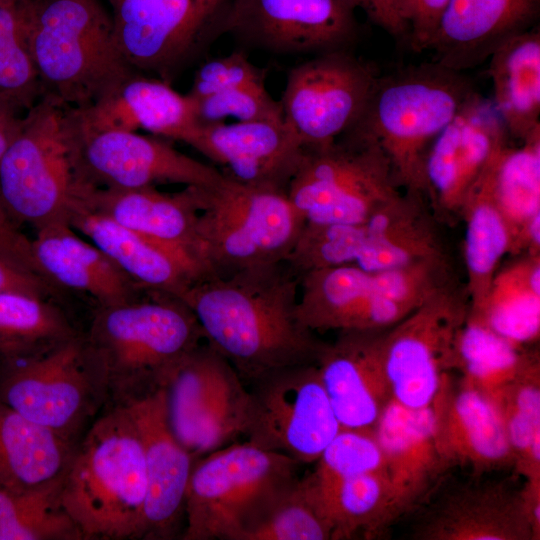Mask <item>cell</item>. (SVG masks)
I'll list each match as a JSON object with an SVG mask.
<instances>
[{
    "instance_id": "29",
    "label": "cell",
    "mask_w": 540,
    "mask_h": 540,
    "mask_svg": "<svg viewBox=\"0 0 540 540\" xmlns=\"http://www.w3.org/2000/svg\"><path fill=\"white\" fill-rule=\"evenodd\" d=\"M373 430L403 514L423 500L447 470L436 442L433 408H409L392 398Z\"/></svg>"
},
{
    "instance_id": "15",
    "label": "cell",
    "mask_w": 540,
    "mask_h": 540,
    "mask_svg": "<svg viewBox=\"0 0 540 540\" xmlns=\"http://www.w3.org/2000/svg\"><path fill=\"white\" fill-rule=\"evenodd\" d=\"M350 0H226L213 24L277 53L347 50L357 36Z\"/></svg>"
},
{
    "instance_id": "30",
    "label": "cell",
    "mask_w": 540,
    "mask_h": 540,
    "mask_svg": "<svg viewBox=\"0 0 540 540\" xmlns=\"http://www.w3.org/2000/svg\"><path fill=\"white\" fill-rule=\"evenodd\" d=\"M32 255L40 276L55 286L92 297L97 306L125 303L145 291L97 246L82 239L68 223L36 231Z\"/></svg>"
},
{
    "instance_id": "21",
    "label": "cell",
    "mask_w": 540,
    "mask_h": 540,
    "mask_svg": "<svg viewBox=\"0 0 540 540\" xmlns=\"http://www.w3.org/2000/svg\"><path fill=\"white\" fill-rule=\"evenodd\" d=\"M186 144L236 182L286 193L304 154L284 121L199 124Z\"/></svg>"
},
{
    "instance_id": "33",
    "label": "cell",
    "mask_w": 540,
    "mask_h": 540,
    "mask_svg": "<svg viewBox=\"0 0 540 540\" xmlns=\"http://www.w3.org/2000/svg\"><path fill=\"white\" fill-rule=\"evenodd\" d=\"M493 159L469 189L460 211L466 221L464 258L469 311L478 309L482 304L504 255L518 252L513 230L493 195Z\"/></svg>"
},
{
    "instance_id": "10",
    "label": "cell",
    "mask_w": 540,
    "mask_h": 540,
    "mask_svg": "<svg viewBox=\"0 0 540 540\" xmlns=\"http://www.w3.org/2000/svg\"><path fill=\"white\" fill-rule=\"evenodd\" d=\"M388 159L373 143L342 136L304 148L287 195L311 224H355L398 196Z\"/></svg>"
},
{
    "instance_id": "2",
    "label": "cell",
    "mask_w": 540,
    "mask_h": 540,
    "mask_svg": "<svg viewBox=\"0 0 540 540\" xmlns=\"http://www.w3.org/2000/svg\"><path fill=\"white\" fill-rule=\"evenodd\" d=\"M60 503L82 540L143 538L147 473L138 431L116 404L74 447Z\"/></svg>"
},
{
    "instance_id": "47",
    "label": "cell",
    "mask_w": 540,
    "mask_h": 540,
    "mask_svg": "<svg viewBox=\"0 0 540 540\" xmlns=\"http://www.w3.org/2000/svg\"><path fill=\"white\" fill-rule=\"evenodd\" d=\"M264 78L263 70L254 66L244 53L234 52L203 64L188 95L198 100L226 90L264 84Z\"/></svg>"
},
{
    "instance_id": "43",
    "label": "cell",
    "mask_w": 540,
    "mask_h": 540,
    "mask_svg": "<svg viewBox=\"0 0 540 540\" xmlns=\"http://www.w3.org/2000/svg\"><path fill=\"white\" fill-rule=\"evenodd\" d=\"M42 94L17 0L2 3L0 4V95L29 110Z\"/></svg>"
},
{
    "instance_id": "31",
    "label": "cell",
    "mask_w": 540,
    "mask_h": 540,
    "mask_svg": "<svg viewBox=\"0 0 540 540\" xmlns=\"http://www.w3.org/2000/svg\"><path fill=\"white\" fill-rule=\"evenodd\" d=\"M496 110L508 134L521 142L540 129V31L538 26L502 44L489 57Z\"/></svg>"
},
{
    "instance_id": "9",
    "label": "cell",
    "mask_w": 540,
    "mask_h": 540,
    "mask_svg": "<svg viewBox=\"0 0 540 540\" xmlns=\"http://www.w3.org/2000/svg\"><path fill=\"white\" fill-rule=\"evenodd\" d=\"M427 260H444V256L422 197L407 192L361 223H306L287 261L303 274L340 265L379 272Z\"/></svg>"
},
{
    "instance_id": "23",
    "label": "cell",
    "mask_w": 540,
    "mask_h": 540,
    "mask_svg": "<svg viewBox=\"0 0 540 540\" xmlns=\"http://www.w3.org/2000/svg\"><path fill=\"white\" fill-rule=\"evenodd\" d=\"M81 134L102 131L137 132L187 143L199 125L195 101L169 83L135 73L91 104L74 108Z\"/></svg>"
},
{
    "instance_id": "17",
    "label": "cell",
    "mask_w": 540,
    "mask_h": 540,
    "mask_svg": "<svg viewBox=\"0 0 540 540\" xmlns=\"http://www.w3.org/2000/svg\"><path fill=\"white\" fill-rule=\"evenodd\" d=\"M298 317L311 331H381L412 311L400 299L391 269L340 265L299 276Z\"/></svg>"
},
{
    "instance_id": "35",
    "label": "cell",
    "mask_w": 540,
    "mask_h": 540,
    "mask_svg": "<svg viewBox=\"0 0 540 540\" xmlns=\"http://www.w3.org/2000/svg\"><path fill=\"white\" fill-rule=\"evenodd\" d=\"M332 525V539L375 536L402 515L387 471L319 484L308 475Z\"/></svg>"
},
{
    "instance_id": "18",
    "label": "cell",
    "mask_w": 540,
    "mask_h": 540,
    "mask_svg": "<svg viewBox=\"0 0 540 540\" xmlns=\"http://www.w3.org/2000/svg\"><path fill=\"white\" fill-rule=\"evenodd\" d=\"M80 138L83 173L95 187L182 184L213 188L224 177L219 169L187 156L158 136L102 131L80 133Z\"/></svg>"
},
{
    "instance_id": "7",
    "label": "cell",
    "mask_w": 540,
    "mask_h": 540,
    "mask_svg": "<svg viewBox=\"0 0 540 540\" xmlns=\"http://www.w3.org/2000/svg\"><path fill=\"white\" fill-rule=\"evenodd\" d=\"M299 463L248 441L219 448L193 465L184 540H244L298 480Z\"/></svg>"
},
{
    "instance_id": "24",
    "label": "cell",
    "mask_w": 540,
    "mask_h": 540,
    "mask_svg": "<svg viewBox=\"0 0 540 540\" xmlns=\"http://www.w3.org/2000/svg\"><path fill=\"white\" fill-rule=\"evenodd\" d=\"M380 331H341L316 363L342 428H373L392 399L382 362Z\"/></svg>"
},
{
    "instance_id": "51",
    "label": "cell",
    "mask_w": 540,
    "mask_h": 540,
    "mask_svg": "<svg viewBox=\"0 0 540 540\" xmlns=\"http://www.w3.org/2000/svg\"><path fill=\"white\" fill-rule=\"evenodd\" d=\"M378 26L399 40H408V31L395 9L393 0H350Z\"/></svg>"
},
{
    "instance_id": "11",
    "label": "cell",
    "mask_w": 540,
    "mask_h": 540,
    "mask_svg": "<svg viewBox=\"0 0 540 540\" xmlns=\"http://www.w3.org/2000/svg\"><path fill=\"white\" fill-rule=\"evenodd\" d=\"M108 390L81 335L27 359L4 364L0 400L30 421L74 443Z\"/></svg>"
},
{
    "instance_id": "37",
    "label": "cell",
    "mask_w": 540,
    "mask_h": 540,
    "mask_svg": "<svg viewBox=\"0 0 540 540\" xmlns=\"http://www.w3.org/2000/svg\"><path fill=\"white\" fill-rule=\"evenodd\" d=\"M78 335L49 297L0 294V359L4 364L43 354Z\"/></svg>"
},
{
    "instance_id": "14",
    "label": "cell",
    "mask_w": 540,
    "mask_h": 540,
    "mask_svg": "<svg viewBox=\"0 0 540 540\" xmlns=\"http://www.w3.org/2000/svg\"><path fill=\"white\" fill-rule=\"evenodd\" d=\"M378 75L347 50L318 54L288 74L283 119L302 146L332 144L362 115Z\"/></svg>"
},
{
    "instance_id": "44",
    "label": "cell",
    "mask_w": 540,
    "mask_h": 540,
    "mask_svg": "<svg viewBox=\"0 0 540 540\" xmlns=\"http://www.w3.org/2000/svg\"><path fill=\"white\" fill-rule=\"evenodd\" d=\"M311 477L319 484L386 471L373 428H341L316 461Z\"/></svg>"
},
{
    "instance_id": "5",
    "label": "cell",
    "mask_w": 540,
    "mask_h": 540,
    "mask_svg": "<svg viewBox=\"0 0 540 540\" xmlns=\"http://www.w3.org/2000/svg\"><path fill=\"white\" fill-rule=\"evenodd\" d=\"M42 91L85 107L137 73L114 37L99 0H17Z\"/></svg>"
},
{
    "instance_id": "42",
    "label": "cell",
    "mask_w": 540,
    "mask_h": 540,
    "mask_svg": "<svg viewBox=\"0 0 540 540\" xmlns=\"http://www.w3.org/2000/svg\"><path fill=\"white\" fill-rule=\"evenodd\" d=\"M328 520L309 476L298 479L244 540H330Z\"/></svg>"
},
{
    "instance_id": "52",
    "label": "cell",
    "mask_w": 540,
    "mask_h": 540,
    "mask_svg": "<svg viewBox=\"0 0 540 540\" xmlns=\"http://www.w3.org/2000/svg\"><path fill=\"white\" fill-rule=\"evenodd\" d=\"M20 109L16 102L0 95V159L23 126L25 117L18 114Z\"/></svg>"
},
{
    "instance_id": "26",
    "label": "cell",
    "mask_w": 540,
    "mask_h": 540,
    "mask_svg": "<svg viewBox=\"0 0 540 540\" xmlns=\"http://www.w3.org/2000/svg\"><path fill=\"white\" fill-rule=\"evenodd\" d=\"M205 189L185 186L179 192L165 193L154 186H91L79 203L180 253L202 269L196 258V228Z\"/></svg>"
},
{
    "instance_id": "40",
    "label": "cell",
    "mask_w": 540,
    "mask_h": 540,
    "mask_svg": "<svg viewBox=\"0 0 540 540\" xmlns=\"http://www.w3.org/2000/svg\"><path fill=\"white\" fill-rule=\"evenodd\" d=\"M61 477L30 489H0V540H82L60 503Z\"/></svg>"
},
{
    "instance_id": "38",
    "label": "cell",
    "mask_w": 540,
    "mask_h": 540,
    "mask_svg": "<svg viewBox=\"0 0 540 540\" xmlns=\"http://www.w3.org/2000/svg\"><path fill=\"white\" fill-rule=\"evenodd\" d=\"M232 369L225 358L202 342L170 371L164 385L169 421L174 434L190 453L198 422Z\"/></svg>"
},
{
    "instance_id": "45",
    "label": "cell",
    "mask_w": 540,
    "mask_h": 540,
    "mask_svg": "<svg viewBox=\"0 0 540 540\" xmlns=\"http://www.w3.org/2000/svg\"><path fill=\"white\" fill-rule=\"evenodd\" d=\"M248 389L233 368L225 377L196 427L193 458L221 448L243 434Z\"/></svg>"
},
{
    "instance_id": "12",
    "label": "cell",
    "mask_w": 540,
    "mask_h": 540,
    "mask_svg": "<svg viewBox=\"0 0 540 540\" xmlns=\"http://www.w3.org/2000/svg\"><path fill=\"white\" fill-rule=\"evenodd\" d=\"M250 382L242 435L299 464L316 462L342 428L317 365L276 369Z\"/></svg>"
},
{
    "instance_id": "32",
    "label": "cell",
    "mask_w": 540,
    "mask_h": 540,
    "mask_svg": "<svg viewBox=\"0 0 540 540\" xmlns=\"http://www.w3.org/2000/svg\"><path fill=\"white\" fill-rule=\"evenodd\" d=\"M74 447L0 400V489H30L60 478Z\"/></svg>"
},
{
    "instance_id": "3",
    "label": "cell",
    "mask_w": 540,
    "mask_h": 540,
    "mask_svg": "<svg viewBox=\"0 0 540 540\" xmlns=\"http://www.w3.org/2000/svg\"><path fill=\"white\" fill-rule=\"evenodd\" d=\"M474 91L462 72L435 61L378 76L362 115L342 136L376 144L396 186L427 196L428 150Z\"/></svg>"
},
{
    "instance_id": "34",
    "label": "cell",
    "mask_w": 540,
    "mask_h": 540,
    "mask_svg": "<svg viewBox=\"0 0 540 540\" xmlns=\"http://www.w3.org/2000/svg\"><path fill=\"white\" fill-rule=\"evenodd\" d=\"M540 255L497 270L480 307L468 314L518 347L540 335Z\"/></svg>"
},
{
    "instance_id": "1",
    "label": "cell",
    "mask_w": 540,
    "mask_h": 540,
    "mask_svg": "<svg viewBox=\"0 0 540 540\" xmlns=\"http://www.w3.org/2000/svg\"><path fill=\"white\" fill-rule=\"evenodd\" d=\"M299 277L286 263L193 283L180 297L204 340L251 381L267 372L316 364L321 343L298 317Z\"/></svg>"
},
{
    "instance_id": "25",
    "label": "cell",
    "mask_w": 540,
    "mask_h": 540,
    "mask_svg": "<svg viewBox=\"0 0 540 540\" xmlns=\"http://www.w3.org/2000/svg\"><path fill=\"white\" fill-rule=\"evenodd\" d=\"M539 13L540 0H448L428 50L433 61L463 72L533 28Z\"/></svg>"
},
{
    "instance_id": "49",
    "label": "cell",
    "mask_w": 540,
    "mask_h": 540,
    "mask_svg": "<svg viewBox=\"0 0 540 540\" xmlns=\"http://www.w3.org/2000/svg\"><path fill=\"white\" fill-rule=\"evenodd\" d=\"M0 256L18 269L41 277L33 259L31 240L20 231L19 224L8 213L1 199Z\"/></svg>"
},
{
    "instance_id": "6",
    "label": "cell",
    "mask_w": 540,
    "mask_h": 540,
    "mask_svg": "<svg viewBox=\"0 0 540 540\" xmlns=\"http://www.w3.org/2000/svg\"><path fill=\"white\" fill-rule=\"evenodd\" d=\"M91 185L81 161L73 107L43 93L0 159V199L12 218L37 230L68 223Z\"/></svg>"
},
{
    "instance_id": "8",
    "label": "cell",
    "mask_w": 540,
    "mask_h": 540,
    "mask_svg": "<svg viewBox=\"0 0 540 540\" xmlns=\"http://www.w3.org/2000/svg\"><path fill=\"white\" fill-rule=\"evenodd\" d=\"M304 225L286 192L224 176L205 189L196 258L206 277L285 263Z\"/></svg>"
},
{
    "instance_id": "16",
    "label": "cell",
    "mask_w": 540,
    "mask_h": 540,
    "mask_svg": "<svg viewBox=\"0 0 540 540\" xmlns=\"http://www.w3.org/2000/svg\"><path fill=\"white\" fill-rule=\"evenodd\" d=\"M116 44L134 71L169 83L226 0H110Z\"/></svg>"
},
{
    "instance_id": "19",
    "label": "cell",
    "mask_w": 540,
    "mask_h": 540,
    "mask_svg": "<svg viewBox=\"0 0 540 540\" xmlns=\"http://www.w3.org/2000/svg\"><path fill=\"white\" fill-rule=\"evenodd\" d=\"M508 135L493 101L475 90L428 150L425 177L433 205L460 212L469 189L508 143Z\"/></svg>"
},
{
    "instance_id": "46",
    "label": "cell",
    "mask_w": 540,
    "mask_h": 540,
    "mask_svg": "<svg viewBox=\"0 0 540 540\" xmlns=\"http://www.w3.org/2000/svg\"><path fill=\"white\" fill-rule=\"evenodd\" d=\"M194 101L199 124L219 123L227 117L239 122L284 121L281 102L269 95L265 84L226 90Z\"/></svg>"
},
{
    "instance_id": "4",
    "label": "cell",
    "mask_w": 540,
    "mask_h": 540,
    "mask_svg": "<svg viewBox=\"0 0 540 540\" xmlns=\"http://www.w3.org/2000/svg\"><path fill=\"white\" fill-rule=\"evenodd\" d=\"M82 338L116 404L164 386L177 362L205 341L181 299L153 291L97 306Z\"/></svg>"
},
{
    "instance_id": "39",
    "label": "cell",
    "mask_w": 540,
    "mask_h": 540,
    "mask_svg": "<svg viewBox=\"0 0 540 540\" xmlns=\"http://www.w3.org/2000/svg\"><path fill=\"white\" fill-rule=\"evenodd\" d=\"M492 191L516 238L518 252L525 248V230L540 213V129L517 148L508 143L491 165Z\"/></svg>"
},
{
    "instance_id": "28",
    "label": "cell",
    "mask_w": 540,
    "mask_h": 540,
    "mask_svg": "<svg viewBox=\"0 0 540 540\" xmlns=\"http://www.w3.org/2000/svg\"><path fill=\"white\" fill-rule=\"evenodd\" d=\"M69 224L87 237L133 282L147 291L180 297L206 277L180 253L78 203Z\"/></svg>"
},
{
    "instance_id": "53",
    "label": "cell",
    "mask_w": 540,
    "mask_h": 540,
    "mask_svg": "<svg viewBox=\"0 0 540 540\" xmlns=\"http://www.w3.org/2000/svg\"><path fill=\"white\" fill-rule=\"evenodd\" d=\"M9 1H12V0H0V4L6 3V2H9Z\"/></svg>"
},
{
    "instance_id": "50",
    "label": "cell",
    "mask_w": 540,
    "mask_h": 540,
    "mask_svg": "<svg viewBox=\"0 0 540 540\" xmlns=\"http://www.w3.org/2000/svg\"><path fill=\"white\" fill-rule=\"evenodd\" d=\"M54 289L46 280L18 269L0 256V294L18 292L50 297Z\"/></svg>"
},
{
    "instance_id": "48",
    "label": "cell",
    "mask_w": 540,
    "mask_h": 540,
    "mask_svg": "<svg viewBox=\"0 0 540 540\" xmlns=\"http://www.w3.org/2000/svg\"><path fill=\"white\" fill-rule=\"evenodd\" d=\"M414 51L427 50L448 0H393Z\"/></svg>"
},
{
    "instance_id": "22",
    "label": "cell",
    "mask_w": 540,
    "mask_h": 540,
    "mask_svg": "<svg viewBox=\"0 0 540 540\" xmlns=\"http://www.w3.org/2000/svg\"><path fill=\"white\" fill-rule=\"evenodd\" d=\"M440 455L449 469L461 466L476 475L514 466L499 407L462 380L442 381L432 404Z\"/></svg>"
},
{
    "instance_id": "20",
    "label": "cell",
    "mask_w": 540,
    "mask_h": 540,
    "mask_svg": "<svg viewBox=\"0 0 540 540\" xmlns=\"http://www.w3.org/2000/svg\"><path fill=\"white\" fill-rule=\"evenodd\" d=\"M141 440L147 473L144 539H171L185 516L193 456L171 427L164 386L121 403Z\"/></svg>"
},
{
    "instance_id": "36",
    "label": "cell",
    "mask_w": 540,
    "mask_h": 540,
    "mask_svg": "<svg viewBox=\"0 0 540 540\" xmlns=\"http://www.w3.org/2000/svg\"><path fill=\"white\" fill-rule=\"evenodd\" d=\"M539 357L527 353L467 314L456 341V370L462 381L499 407L507 388Z\"/></svg>"
},
{
    "instance_id": "27",
    "label": "cell",
    "mask_w": 540,
    "mask_h": 540,
    "mask_svg": "<svg viewBox=\"0 0 540 540\" xmlns=\"http://www.w3.org/2000/svg\"><path fill=\"white\" fill-rule=\"evenodd\" d=\"M415 536L429 540H532L522 493L504 482L467 484L446 493Z\"/></svg>"
},
{
    "instance_id": "41",
    "label": "cell",
    "mask_w": 540,
    "mask_h": 540,
    "mask_svg": "<svg viewBox=\"0 0 540 540\" xmlns=\"http://www.w3.org/2000/svg\"><path fill=\"white\" fill-rule=\"evenodd\" d=\"M499 409L514 453V466L526 480L540 478V365L535 358L503 394Z\"/></svg>"
},
{
    "instance_id": "13",
    "label": "cell",
    "mask_w": 540,
    "mask_h": 540,
    "mask_svg": "<svg viewBox=\"0 0 540 540\" xmlns=\"http://www.w3.org/2000/svg\"><path fill=\"white\" fill-rule=\"evenodd\" d=\"M467 314L447 285L382 335V362L395 401L415 409L432 404L456 369V341Z\"/></svg>"
}]
</instances>
